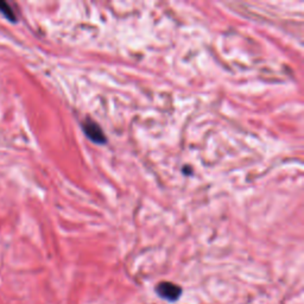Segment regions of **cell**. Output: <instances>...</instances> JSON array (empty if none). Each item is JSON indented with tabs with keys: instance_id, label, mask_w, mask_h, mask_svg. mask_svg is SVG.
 I'll return each instance as SVG.
<instances>
[{
	"instance_id": "3",
	"label": "cell",
	"mask_w": 304,
	"mask_h": 304,
	"mask_svg": "<svg viewBox=\"0 0 304 304\" xmlns=\"http://www.w3.org/2000/svg\"><path fill=\"white\" fill-rule=\"evenodd\" d=\"M0 12H2L9 21L16 22V14H14L13 10L11 9L10 5L7 3L0 2Z\"/></svg>"
},
{
	"instance_id": "1",
	"label": "cell",
	"mask_w": 304,
	"mask_h": 304,
	"mask_svg": "<svg viewBox=\"0 0 304 304\" xmlns=\"http://www.w3.org/2000/svg\"><path fill=\"white\" fill-rule=\"evenodd\" d=\"M156 290L160 297L168 299V301H176L182 292L181 288L176 284L169 283V281H163V283L157 285Z\"/></svg>"
},
{
	"instance_id": "2",
	"label": "cell",
	"mask_w": 304,
	"mask_h": 304,
	"mask_svg": "<svg viewBox=\"0 0 304 304\" xmlns=\"http://www.w3.org/2000/svg\"><path fill=\"white\" fill-rule=\"evenodd\" d=\"M82 129L85 131V134L92 141L96 144H104L106 141V137L101 130V127L94 121H85L82 125Z\"/></svg>"
}]
</instances>
